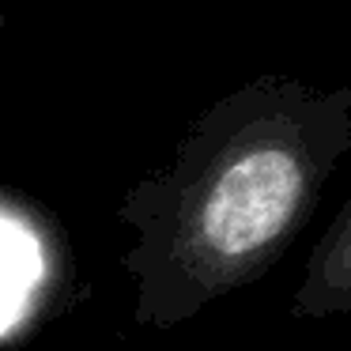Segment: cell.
<instances>
[{
  "mask_svg": "<svg viewBox=\"0 0 351 351\" xmlns=\"http://www.w3.org/2000/svg\"><path fill=\"white\" fill-rule=\"evenodd\" d=\"M291 313L302 321L351 313V193L310 250L302 283L291 298Z\"/></svg>",
  "mask_w": 351,
  "mask_h": 351,
  "instance_id": "obj_2",
  "label": "cell"
},
{
  "mask_svg": "<svg viewBox=\"0 0 351 351\" xmlns=\"http://www.w3.org/2000/svg\"><path fill=\"white\" fill-rule=\"evenodd\" d=\"M351 152V84L257 76L219 99L136 197L140 317L174 325L276 268Z\"/></svg>",
  "mask_w": 351,
  "mask_h": 351,
  "instance_id": "obj_1",
  "label": "cell"
},
{
  "mask_svg": "<svg viewBox=\"0 0 351 351\" xmlns=\"http://www.w3.org/2000/svg\"><path fill=\"white\" fill-rule=\"evenodd\" d=\"M27 272H31V261H27L23 234H16L8 223L0 219V313H8L12 295L27 280Z\"/></svg>",
  "mask_w": 351,
  "mask_h": 351,
  "instance_id": "obj_3",
  "label": "cell"
}]
</instances>
